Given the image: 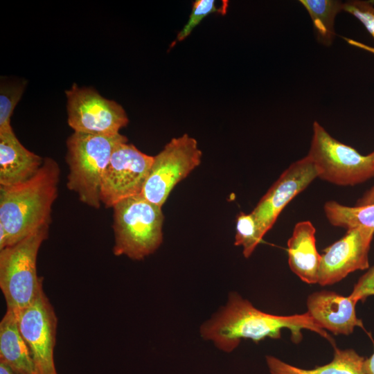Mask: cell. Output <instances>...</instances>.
<instances>
[{
    "label": "cell",
    "mask_w": 374,
    "mask_h": 374,
    "mask_svg": "<svg viewBox=\"0 0 374 374\" xmlns=\"http://www.w3.org/2000/svg\"><path fill=\"white\" fill-rule=\"evenodd\" d=\"M227 4L222 8H217L214 0H197L193 4L192 11L189 19L182 29L178 33L176 40L171 44L172 47L176 42L185 39L192 33L193 29L207 15L213 12L224 15L226 12Z\"/></svg>",
    "instance_id": "22"
},
{
    "label": "cell",
    "mask_w": 374,
    "mask_h": 374,
    "mask_svg": "<svg viewBox=\"0 0 374 374\" xmlns=\"http://www.w3.org/2000/svg\"><path fill=\"white\" fill-rule=\"evenodd\" d=\"M371 204H374V186L357 201L355 206H363Z\"/></svg>",
    "instance_id": "25"
},
{
    "label": "cell",
    "mask_w": 374,
    "mask_h": 374,
    "mask_svg": "<svg viewBox=\"0 0 374 374\" xmlns=\"http://www.w3.org/2000/svg\"><path fill=\"white\" fill-rule=\"evenodd\" d=\"M363 369L366 374H374V350L373 354L369 357L364 359Z\"/></svg>",
    "instance_id": "26"
},
{
    "label": "cell",
    "mask_w": 374,
    "mask_h": 374,
    "mask_svg": "<svg viewBox=\"0 0 374 374\" xmlns=\"http://www.w3.org/2000/svg\"><path fill=\"white\" fill-rule=\"evenodd\" d=\"M357 301L349 296L323 290L311 294L307 301V312L324 330L335 335L351 334L356 327L363 328L356 314Z\"/></svg>",
    "instance_id": "13"
},
{
    "label": "cell",
    "mask_w": 374,
    "mask_h": 374,
    "mask_svg": "<svg viewBox=\"0 0 374 374\" xmlns=\"http://www.w3.org/2000/svg\"><path fill=\"white\" fill-rule=\"evenodd\" d=\"M0 374H16L3 361L0 360Z\"/></svg>",
    "instance_id": "27"
},
{
    "label": "cell",
    "mask_w": 374,
    "mask_h": 374,
    "mask_svg": "<svg viewBox=\"0 0 374 374\" xmlns=\"http://www.w3.org/2000/svg\"><path fill=\"white\" fill-rule=\"evenodd\" d=\"M317 177V168L307 156L290 164L280 175L251 212L261 239L284 208Z\"/></svg>",
    "instance_id": "11"
},
{
    "label": "cell",
    "mask_w": 374,
    "mask_h": 374,
    "mask_svg": "<svg viewBox=\"0 0 374 374\" xmlns=\"http://www.w3.org/2000/svg\"><path fill=\"white\" fill-rule=\"evenodd\" d=\"M164 215L161 207L141 194L113 206L115 256L141 260L154 253L163 242Z\"/></svg>",
    "instance_id": "4"
},
{
    "label": "cell",
    "mask_w": 374,
    "mask_h": 374,
    "mask_svg": "<svg viewBox=\"0 0 374 374\" xmlns=\"http://www.w3.org/2000/svg\"><path fill=\"white\" fill-rule=\"evenodd\" d=\"M373 295L374 266L359 278L349 296L358 302Z\"/></svg>",
    "instance_id": "24"
},
{
    "label": "cell",
    "mask_w": 374,
    "mask_h": 374,
    "mask_svg": "<svg viewBox=\"0 0 374 374\" xmlns=\"http://www.w3.org/2000/svg\"><path fill=\"white\" fill-rule=\"evenodd\" d=\"M0 360L16 374L37 373L29 348L19 332L17 314L8 309L0 323Z\"/></svg>",
    "instance_id": "16"
},
{
    "label": "cell",
    "mask_w": 374,
    "mask_h": 374,
    "mask_svg": "<svg viewBox=\"0 0 374 374\" xmlns=\"http://www.w3.org/2000/svg\"><path fill=\"white\" fill-rule=\"evenodd\" d=\"M374 229L358 227L346 233L323 250L321 255L318 283H338L350 273L369 267L368 251Z\"/></svg>",
    "instance_id": "12"
},
{
    "label": "cell",
    "mask_w": 374,
    "mask_h": 374,
    "mask_svg": "<svg viewBox=\"0 0 374 374\" xmlns=\"http://www.w3.org/2000/svg\"><path fill=\"white\" fill-rule=\"evenodd\" d=\"M60 174L58 163L48 157L28 180L0 186V227L6 234L3 249L50 225L52 206L57 197Z\"/></svg>",
    "instance_id": "2"
},
{
    "label": "cell",
    "mask_w": 374,
    "mask_h": 374,
    "mask_svg": "<svg viewBox=\"0 0 374 374\" xmlns=\"http://www.w3.org/2000/svg\"><path fill=\"white\" fill-rule=\"evenodd\" d=\"M261 240L257 223L252 213L240 212L236 217L234 244L241 246L243 256L248 258Z\"/></svg>",
    "instance_id": "20"
},
{
    "label": "cell",
    "mask_w": 374,
    "mask_h": 374,
    "mask_svg": "<svg viewBox=\"0 0 374 374\" xmlns=\"http://www.w3.org/2000/svg\"><path fill=\"white\" fill-rule=\"evenodd\" d=\"M19 332L38 374H57L54 363L57 319L42 287L33 302L17 314Z\"/></svg>",
    "instance_id": "10"
},
{
    "label": "cell",
    "mask_w": 374,
    "mask_h": 374,
    "mask_svg": "<svg viewBox=\"0 0 374 374\" xmlns=\"http://www.w3.org/2000/svg\"><path fill=\"white\" fill-rule=\"evenodd\" d=\"M202 157L195 138L185 134L172 139L154 157L141 195L162 207L172 188L200 164Z\"/></svg>",
    "instance_id": "7"
},
{
    "label": "cell",
    "mask_w": 374,
    "mask_h": 374,
    "mask_svg": "<svg viewBox=\"0 0 374 374\" xmlns=\"http://www.w3.org/2000/svg\"><path fill=\"white\" fill-rule=\"evenodd\" d=\"M374 163V151L368 154Z\"/></svg>",
    "instance_id": "28"
},
{
    "label": "cell",
    "mask_w": 374,
    "mask_h": 374,
    "mask_svg": "<svg viewBox=\"0 0 374 374\" xmlns=\"http://www.w3.org/2000/svg\"><path fill=\"white\" fill-rule=\"evenodd\" d=\"M364 358L353 349L335 347L332 360L312 369H304L289 364L278 358L266 356L270 374H366L363 369Z\"/></svg>",
    "instance_id": "17"
},
{
    "label": "cell",
    "mask_w": 374,
    "mask_h": 374,
    "mask_svg": "<svg viewBox=\"0 0 374 374\" xmlns=\"http://www.w3.org/2000/svg\"><path fill=\"white\" fill-rule=\"evenodd\" d=\"M323 210L332 226L347 230L358 227L374 229V204L347 206L328 201L325 203Z\"/></svg>",
    "instance_id": "19"
},
{
    "label": "cell",
    "mask_w": 374,
    "mask_h": 374,
    "mask_svg": "<svg viewBox=\"0 0 374 374\" xmlns=\"http://www.w3.org/2000/svg\"><path fill=\"white\" fill-rule=\"evenodd\" d=\"M35 374H38V373H35Z\"/></svg>",
    "instance_id": "29"
},
{
    "label": "cell",
    "mask_w": 374,
    "mask_h": 374,
    "mask_svg": "<svg viewBox=\"0 0 374 374\" xmlns=\"http://www.w3.org/2000/svg\"><path fill=\"white\" fill-rule=\"evenodd\" d=\"M154 157L134 145L119 144L113 152L103 175L100 201L106 208L126 198L141 194Z\"/></svg>",
    "instance_id": "8"
},
{
    "label": "cell",
    "mask_w": 374,
    "mask_h": 374,
    "mask_svg": "<svg viewBox=\"0 0 374 374\" xmlns=\"http://www.w3.org/2000/svg\"><path fill=\"white\" fill-rule=\"evenodd\" d=\"M283 329L290 330L295 343L302 339V330H309L335 346L330 335L307 312L290 316L268 314L255 308L237 292H231L226 305L202 325L200 334L219 350L231 353L242 339H249L257 343L265 338L278 339Z\"/></svg>",
    "instance_id": "1"
},
{
    "label": "cell",
    "mask_w": 374,
    "mask_h": 374,
    "mask_svg": "<svg viewBox=\"0 0 374 374\" xmlns=\"http://www.w3.org/2000/svg\"><path fill=\"white\" fill-rule=\"evenodd\" d=\"M25 81L2 82L0 88V132L11 129L10 118L16 105L19 101Z\"/></svg>",
    "instance_id": "21"
},
{
    "label": "cell",
    "mask_w": 374,
    "mask_h": 374,
    "mask_svg": "<svg viewBox=\"0 0 374 374\" xmlns=\"http://www.w3.org/2000/svg\"><path fill=\"white\" fill-rule=\"evenodd\" d=\"M44 159L26 149L12 128L0 132V186L28 180L38 172Z\"/></svg>",
    "instance_id": "14"
},
{
    "label": "cell",
    "mask_w": 374,
    "mask_h": 374,
    "mask_svg": "<svg viewBox=\"0 0 374 374\" xmlns=\"http://www.w3.org/2000/svg\"><path fill=\"white\" fill-rule=\"evenodd\" d=\"M307 157L318 172V177L335 185L355 186L374 177L370 156L333 138L317 121Z\"/></svg>",
    "instance_id": "6"
},
{
    "label": "cell",
    "mask_w": 374,
    "mask_h": 374,
    "mask_svg": "<svg viewBox=\"0 0 374 374\" xmlns=\"http://www.w3.org/2000/svg\"><path fill=\"white\" fill-rule=\"evenodd\" d=\"M316 229L309 220L296 224L287 240L288 264L301 280L318 283L321 255L316 246Z\"/></svg>",
    "instance_id": "15"
},
{
    "label": "cell",
    "mask_w": 374,
    "mask_h": 374,
    "mask_svg": "<svg viewBox=\"0 0 374 374\" xmlns=\"http://www.w3.org/2000/svg\"><path fill=\"white\" fill-rule=\"evenodd\" d=\"M68 123L74 132L113 135L127 125L128 118L123 107L100 96L91 88L74 84L66 91Z\"/></svg>",
    "instance_id": "9"
},
{
    "label": "cell",
    "mask_w": 374,
    "mask_h": 374,
    "mask_svg": "<svg viewBox=\"0 0 374 374\" xmlns=\"http://www.w3.org/2000/svg\"><path fill=\"white\" fill-rule=\"evenodd\" d=\"M344 10L358 19L374 38V3L371 1H348L344 3ZM353 44L374 53V48L350 41Z\"/></svg>",
    "instance_id": "23"
},
{
    "label": "cell",
    "mask_w": 374,
    "mask_h": 374,
    "mask_svg": "<svg viewBox=\"0 0 374 374\" xmlns=\"http://www.w3.org/2000/svg\"><path fill=\"white\" fill-rule=\"evenodd\" d=\"M126 142L127 138L120 133L103 135L74 132L68 138L66 186L78 194L82 203L100 208L103 172L116 148Z\"/></svg>",
    "instance_id": "3"
},
{
    "label": "cell",
    "mask_w": 374,
    "mask_h": 374,
    "mask_svg": "<svg viewBox=\"0 0 374 374\" xmlns=\"http://www.w3.org/2000/svg\"><path fill=\"white\" fill-rule=\"evenodd\" d=\"M48 228L44 226L0 250V288L7 309L16 314L30 305L43 287V278L37 273V256Z\"/></svg>",
    "instance_id": "5"
},
{
    "label": "cell",
    "mask_w": 374,
    "mask_h": 374,
    "mask_svg": "<svg viewBox=\"0 0 374 374\" xmlns=\"http://www.w3.org/2000/svg\"><path fill=\"white\" fill-rule=\"evenodd\" d=\"M308 11L318 41L329 46L335 37L334 22L337 15L344 10V3L334 0H301Z\"/></svg>",
    "instance_id": "18"
}]
</instances>
